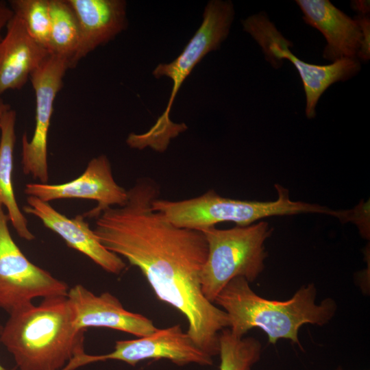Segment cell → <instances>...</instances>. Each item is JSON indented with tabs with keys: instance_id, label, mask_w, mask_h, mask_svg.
<instances>
[{
	"instance_id": "obj_1",
	"label": "cell",
	"mask_w": 370,
	"mask_h": 370,
	"mask_svg": "<svg viewBox=\"0 0 370 370\" xmlns=\"http://www.w3.org/2000/svg\"><path fill=\"white\" fill-rule=\"evenodd\" d=\"M127 201L95 219L92 229L101 245L138 267L156 297L187 319V334L211 357L219 352V336L229 328L226 312L203 295L200 273L208 244L201 231L179 227L153 210L160 188L140 178L127 190Z\"/></svg>"
},
{
	"instance_id": "obj_2",
	"label": "cell",
	"mask_w": 370,
	"mask_h": 370,
	"mask_svg": "<svg viewBox=\"0 0 370 370\" xmlns=\"http://www.w3.org/2000/svg\"><path fill=\"white\" fill-rule=\"evenodd\" d=\"M2 326L0 343L20 370H61L85 352L84 333L74 325L66 297L43 299L13 311Z\"/></svg>"
},
{
	"instance_id": "obj_3",
	"label": "cell",
	"mask_w": 370,
	"mask_h": 370,
	"mask_svg": "<svg viewBox=\"0 0 370 370\" xmlns=\"http://www.w3.org/2000/svg\"><path fill=\"white\" fill-rule=\"evenodd\" d=\"M317 290L313 284L301 287L288 300L262 298L250 288L244 278L231 280L214 301L223 308L229 319V329L238 337L258 328L268 336L270 343L280 338L291 341L302 349L298 338L299 328L310 323L323 325L334 317L336 304L326 298L315 304Z\"/></svg>"
},
{
	"instance_id": "obj_4",
	"label": "cell",
	"mask_w": 370,
	"mask_h": 370,
	"mask_svg": "<svg viewBox=\"0 0 370 370\" xmlns=\"http://www.w3.org/2000/svg\"><path fill=\"white\" fill-rule=\"evenodd\" d=\"M234 5L230 1H210L203 14V21L181 53L172 62L159 64L153 71L158 79L163 76L173 82L171 95L164 112L148 132L142 134H130L128 143L132 148L150 147L164 151L170 139L186 130L184 123L170 120V112L182 84L195 66L212 51L218 49L227 37L234 18Z\"/></svg>"
},
{
	"instance_id": "obj_5",
	"label": "cell",
	"mask_w": 370,
	"mask_h": 370,
	"mask_svg": "<svg viewBox=\"0 0 370 370\" xmlns=\"http://www.w3.org/2000/svg\"><path fill=\"white\" fill-rule=\"evenodd\" d=\"M278 199L271 201L226 198L214 190L190 199L173 201L154 199L153 210L162 213L171 223L182 228L201 231L223 222L246 226L262 218L299 213H321L332 216L336 211L325 206L290 199L288 191L275 185Z\"/></svg>"
},
{
	"instance_id": "obj_6",
	"label": "cell",
	"mask_w": 370,
	"mask_h": 370,
	"mask_svg": "<svg viewBox=\"0 0 370 370\" xmlns=\"http://www.w3.org/2000/svg\"><path fill=\"white\" fill-rule=\"evenodd\" d=\"M208 244L206 260L200 273L204 296L211 303L233 278L254 281L263 271L267 257L264 243L272 232L264 221L220 230H201Z\"/></svg>"
},
{
	"instance_id": "obj_7",
	"label": "cell",
	"mask_w": 370,
	"mask_h": 370,
	"mask_svg": "<svg viewBox=\"0 0 370 370\" xmlns=\"http://www.w3.org/2000/svg\"><path fill=\"white\" fill-rule=\"evenodd\" d=\"M243 30L261 47L265 58L275 68L283 59L295 66L301 79L306 94V116L313 119L315 108L323 92L334 83L348 80L361 69L357 58H343L328 65H317L301 60L290 50L291 42L277 29L264 12L249 16L242 21Z\"/></svg>"
},
{
	"instance_id": "obj_8",
	"label": "cell",
	"mask_w": 370,
	"mask_h": 370,
	"mask_svg": "<svg viewBox=\"0 0 370 370\" xmlns=\"http://www.w3.org/2000/svg\"><path fill=\"white\" fill-rule=\"evenodd\" d=\"M0 204V308L10 314L35 298L66 297L69 286L32 263L13 240Z\"/></svg>"
},
{
	"instance_id": "obj_9",
	"label": "cell",
	"mask_w": 370,
	"mask_h": 370,
	"mask_svg": "<svg viewBox=\"0 0 370 370\" xmlns=\"http://www.w3.org/2000/svg\"><path fill=\"white\" fill-rule=\"evenodd\" d=\"M69 69L68 59L50 54L29 77L35 94V127L30 140L26 133L22 136L21 165L25 175L42 184L49 181L47 141L54 101Z\"/></svg>"
},
{
	"instance_id": "obj_10",
	"label": "cell",
	"mask_w": 370,
	"mask_h": 370,
	"mask_svg": "<svg viewBox=\"0 0 370 370\" xmlns=\"http://www.w3.org/2000/svg\"><path fill=\"white\" fill-rule=\"evenodd\" d=\"M147 359H167L180 366L190 363L208 366L213 363L212 357L197 346L177 324L157 329L153 333L138 339L117 341L114 350L106 354L88 355L83 352L73 358L61 370H74L108 360L135 366Z\"/></svg>"
},
{
	"instance_id": "obj_11",
	"label": "cell",
	"mask_w": 370,
	"mask_h": 370,
	"mask_svg": "<svg viewBox=\"0 0 370 370\" xmlns=\"http://www.w3.org/2000/svg\"><path fill=\"white\" fill-rule=\"evenodd\" d=\"M307 25L318 29L327 42L324 59L334 62L357 58L367 61L370 57V21L365 14L352 18L328 0H297Z\"/></svg>"
},
{
	"instance_id": "obj_12",
	"label": "cell",
	"mask_w": 370,
	"mask_h": 370,
	"mask_svg": "<svg viewBox=\"0 0 370 370\" xmlns=\"http://www.w3.org/2000/svg\"><path fill=\"white\" fill-rule=\"evenodd\" d=\"M24 193L45 202L61 199H85L97 202L84 213L86 218H97L106 209L122 206L127 201V190L115 181L110 162L105 155L92 158L81 175L66 183H28Z\"/></svg>"
},
{
	"instance_id": "obj_13",
	"label": "cell",
	"mask_w": 370,
	"mask_h": 370,
	"mask_svg": "<svg viewBox=\"0 0 370 370\" xmlns=\"http://www.w3.org/2000/svg\"><path fill=\"white\" fill-rule=\"evenodd\" d=\"M66 297L73 310L74 325L79 330L104 328L142 337L158 329L147 317L125 309L108 292L95 295L83 285L76 284L69 289Z\"/></svg>"
},
{
	"instance_id": "obj_14",
	"label": "cell",
	"mask_w": 370,
	"mask_h": 370,
	"mask_svg": "<svg viewBox=\"0 0 370 370\" xmlns=\"http://www.w3.org/2000/svg\"><path fill=\"white\" fill-rule=\"evenodd\" d=\"M24 212L39 219L43 225L58 234L67 246L83 254L106 271L118 275L126 267L120 256L106 249L83 215L69 218L49 202L28 196Z\"/></svg>"
},
{
	"instance_id": "obj_15",
	"label": "cell",
	"mask_w": 370,
	"mask_h": 370,
	"mask_svg": "<svg viewBox=\"0 0 370 370\" xmlns=\"http://www.w3.org/2000/svg\"><path fill=\"white\" fill-rule=\"evenodd\" d=\"M79 28L77 51L70 63L74 68L82 58L108 43L127 26L126 1L123 0H67Z\"/></svg>"
},
{
	"instance_id": "obj_16",
	"label": "cell",
	"mask_w": 370,
	"mask_h": 370,
	"mask_svg": "<svg viewBox=\"0 0 370 370\" xmlns=\"http://www.w3.org/2000/svg\"><path fill=\"white\" fill-rule=\"evenodd\" d=\"M0 40V95L10 90H20L30 75L50 55L27 32L14 14L6 25Z\"/></svg>"
},
{
	"instance_id": "obj_17",
	"label": "cell",
	"mask_w": 370,
	"mask_h": 370,
	"mask_svg": "<svg viewBox=\"0 0 370 370\" xmlns=\"http://www.w3.org/2000/svg\"><path fill=\"white\" fill-rule=\"evenodd\" d=\"M16 120V112L12 108L0 118V204L6 208L17 234L31 241L35 236L29 230L27 220L16 202L12 182Z\"/></svg>"
},
{
	"instance_id": "obj_18",
	"label": "cell",
	"mask_w": 370,
	"mask_h": 370,
	"mask_svg": "<svg viewBox=\"0 0 370 370\" xmlns=\"http://www.w3.org/2000/svg\"><path fill=\"white\" fill-rule=\"evenodd\" d=\"M49 52L66 58L70 64L79 41L76 15L67 0H49Z\"/></svg>"
},
{
	"instance_id": "obj_19",
	"label": "cell",
	"mask_w": 370,
	"mask_h": 370,
	"mask_svg": "<svg viewBox=\"0 0 370 370\" xmlns=\"http://www.w3.org/2000/svg\"><path fill=\"white\" fill-rule=\"evenodd\" d=\"M219 370H251L260 357L261 344L253 337H238L229 328L219 336Z\"/></svg>"
},
{
	"instance_id": "obj_20",
	"label": "cell",
	"mask_w": 370,
	"mask_h": 370,
	"mask_svg": "<svg viewBox=\"0 0 370 370\" xmlns=\"http://www.w3.org/2000/svg\"><path fill=\"white\" fill-rule=\"evenodd\" d=\"M9 4L14 14L21 21L29 34L48 50L49 0H12Z\"/></svg>"
},
{
	"instance_id": "obj_21",
	"label": "cell",
	"mask_w": 370,
	"mask_h": 370,
	"mask_svg": "<svg viewBox=\"0 0 370 370\" xmlns=\"http://www.w3.org/2000/svg\"><path fill=\"white\" fill-rule=\"evenodd\" d=\"M13 14L10 7L5 2L0 1V40L3 36L1 34L3 29L6 27Z\"/></svg>"
},
{
	"instance_id": "obj_22",
	"label": "cell",
	"mask_w": 370,
	"mask_h": 370,
	"mask_svg": "<svg viewBox=\"0 0 370 370\" xmlns=\"http://www.w3.org/2000/svg\"><path fill=\"white\" fill-rule=\"evenodd\" d=\"M356 10H359L361 14H366L369 9L367 7V1H356L355 3Z\"/></svg>"
},
{
	"instance_id": "obj_23",
	"label": "cell",
	"mask_w": 370,
	"mask_h": 370,
	"mask_svg": "<svg viewBox=\"0 0 370 370\" xmlns=\"http://www.w3.org/2000/svg\"><path fill=\"white\" fill-rule=\"evenodd\" d=\"M10 109H11L10 106L8 103H5L3 100L0 98V118L6 111L9 110Z\"/></svg>"
},
{
	"instance_id": "obj_24",
	"label": "cell",
	"mask_w": 370,
	"mask_h": 370,
	"mask_svg": "<svg viewBox=\"0 0 370 370\" xmlns=\"http://www.w3.org/2000/svg\"><path fill=\"white\" fill-rule=\"evenodd\" d=\"M2 326L0 324V337H1V332ZM0 370H14V369H8L4 367L1 363H0Z\"/></svg>"
},
{
	"instance_id": "obj_25",
	"label": "cell",
	"mask_w": 370,
	"mask_h": 370,
	"mask_svg": "<svg viewBox=\"0 0 370 370\" xmlns=\"http://www.w3.org/2000/svg\"><path fill=\"white\" fill-rule=\"evenodd\" d=\"M338 370H341L340 369Z\"/></svg>"
}]
</instances>
